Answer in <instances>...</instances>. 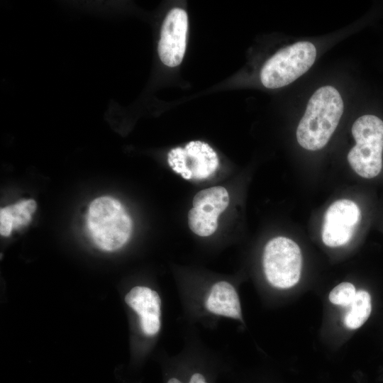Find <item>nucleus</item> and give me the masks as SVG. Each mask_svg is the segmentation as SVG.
I'll use <instances>...</instances> for the list:
<instances>
[{
	"mask_svg": "<svg viewBox=\"0 0 383 383\" xmlns=\"http://www.w3.org/2000/svg\"><path fill=\"white\" fill-rule=\"evenodd\" d=\"M343 101L332 86L318 89L310 98L296 129L299 144L308 150L323 148L337 128L343 113Z\"/></svg>",
	"mask_w": 383,
	"mask_h": 383,
	"instance_id": "nucleus-1",
	"label": "nucleus"
},
{
	"mask_svg": "<svg viewBox=\"0 0 383 383\" xmlns=\"http://www.w3.org/2000/svg\"><path fill=\"white\" fill-rule=\"evenodd\" d=\"M87 224L95 244L107 251L121 248L132 229L131 220L123 206L109 196L99 197L91 202Z\"/></svg>",
	"mask_w": 383,
	"mask_h": 383,
	"instance_id": "nucleus-2",
	"label": "nucleus"
},
{
	"mask_svg": "<svg viewBox=\"0 0 383 383\" xmlns=\"http://www.w3.org/2000/svg\"><path fill=\"white\" fill-rule=\"evenodd\" d=\"M355 145L348 154L352 169L360 177L371 179L382 167L383 121L374 115L358 118L352 126Z\"/></svg>",
	"mask_w": 383,
	"mask_h": 383,
	"instance_id": "nucleus-3",
	"label": "nucleus"
},
{
	"mask_svg": "<svg viewBox=\"0 0 383 383\" xmlns=\"http://www.w3.org/2000/svg\"><path fill=\"white\" fill-rule=\"evenodd\" d=\"M316 57V48L310 42H297L287 46L265 63L260 72L261 82L269 89L284 87L306 72Z\"/></svg>",
	"mask_w": 383,
	"mask_h": 383,
	"instance_id": "nucleus-4",
	"label": "nucleus"
},
{
	"mask_svg": "<svg viewBox=\"0 0 383 383\" xmlns=\"http://www.w3.org/2000/svg\"><path fill=\"white\" fill-rule=\"evenodd\" d=\"M262 265L266 278L273 287L290 288L297 284L301 276L300 248L288 238H274L265 247Z\"/></svg>",
	"mask_w": 383,
	"mask_h": 383,
	"instance_id": "nucleus-5",
	"label": "nucleus"
},
{
	"mask_svg": "<svg viewBox=\"0 0 383 383\" xmlns=\"http://www.w3.org/2000/svg\"><path fill=\"white\" fill-rule=\"evenodd\" d=\"M167 162L173 171L187 180L208 178L219 164L215 150L201 140L190 141L184 147L172 149Z\"/></svg>",
	"mask_w": 383,
	"mask_h": 383,
	"instance_id": "nucleus-6",
	"label": "nucleus"
},
{
	"mask_svg": "<svg viewBox=\"0 0 383 383\" xmlns=\"http://www.w3.org/2000/svg\"><path fill=\"white\" fill-rule=\"evenodd\" d=\"M229 196L223 187H213L199 192L188 213L189 226L199 236L213 234L218 226V216L227 208Z\"/></svg>",
	"mask_w": 383,
	"mask_h": 383,
	"instance_id": "nucleus-7",
	"label": "nucleus"
},
{
	"mask_svg": "<svg viewBox=\"0 0 383 383\" xmlns=\"http://www.w3.org/2000/svg\"><path fill=\"white\" fill-rule=\"evenodd\" d=\"M361 219L358 206L349 199L332 203L325 212L321 231L323 243L338 247L349 242Z\"/></svg>",
	"mask_w": 383,
	"mask_h": 383,
	"instance_id": "nucleus-8",
	"label": "nucleus"
},
{
	"mask_svg": "<svg viewBox=\"0 0 383 383\" xmlns=\"http://www.w3.org/2000/svg\"><path fill=\"white\" fill-rule=\"evenodd\" d=\"M187 30V12L179 8L171 9L162 23L157 48L159 57L165 65L172 67L182 62L186 50Z\"/></svg>",
	"mask_w": 383,
	"mask_h": 383,
	"instance_id": "nucleus-9",
	"label": "nucleus"
},
{
	"mask_svg": "<svg viewBox=\"0 0 383 383\" xmlns=\"http://www.w3.org/2000/svg\"><path fill=\"white\" fill-rule=\"evenodd\" d=\"M125 301L139 315L145 334L157 333L161 326V299L157 292L146 287H135L126 294Z\"/></svg>",
	"mask_w": 383,
	"mask_h": 383,
	"instance_id": "nucleus-10",
	"label": "nucleus"
},
{
	"mask_svg": "<svg viewBox=\"0 0 383 383\" xmlns=\"http://www.w3.org/2000/svg\"><path fill=\"white\" fill-rule=\"evenodd\" d=\"M36 209L33 199L24 200L2 208L0 210V233L8 236L13 228L27 225L31 220V214Z\"/></svg>",
	"mask_w": 383,
	"mask_h": 383,
	"instance_id": "nucleus-11",
	"label": "nucleus"
},
{
	"mask_svg": "<svg viewBox=\"0 0 383 383\" xmlns=\"http://www.w3.org/2000/svg\"><path fill=\"white\" fill-rule=\"evenodd\" d=\"M350 309L345 314L344 323L349 329H356L362 326L368 319L371 311V296L365 290H359L349 306Z\"/></svg>",
	"mask_w": 383,
	"mask_h": 383,
	"instance_id": "nucleus-12",
	"label": "nucleus"
},
{
	"mask_svg": "<svg viewBox=\"0 0 383 383\" xmlns=\"http://www.w3.org/2000/svg\"><path fill=\"white\" fill-rule=\"evenodd\" d=\"M355 286L350 282H342L335 287L330 292L329 301L335 305L349 306L356 294Z\"/></svg>",
	"mask_w": 383,
	"mask_h": 383,
	"instance_id": "nucleus-13",
	"label": "nucleus"
}]
</instances>
